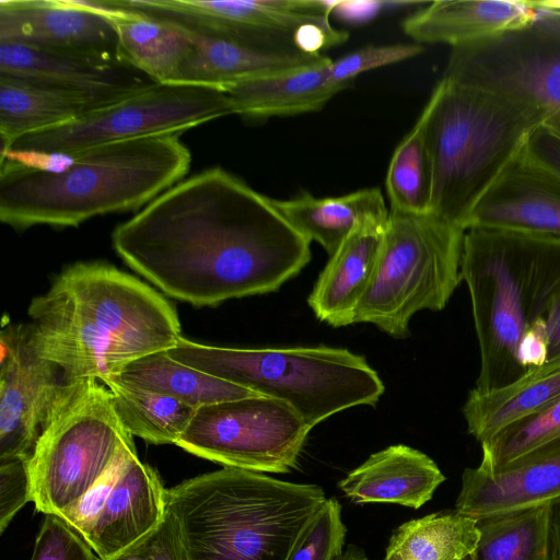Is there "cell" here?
Listing matches in <instances>:
<instances>
[{
  "mask_svg": "<svg viewBox=\"0 0 560 560\" xmlns=\"http://www.w3.org/2000/svg\"><path fill=\"white\" fill-rule=\"evenodd\" d=\"M112 241L131 269L195 306L276 292L312 257L270 197L220 166L162 192Z\"/></svg>",
  "mask_w": 560,
  "mask_h": 560,
  "instance_id": "1",
  "label": "cell"
},
{
  "mask_svg": "<svg viewBox=\"0 0 560 560\" xmlns=\"http://www.w3.org/2000/svg\"><path fill=\"white\" fill-rule=\"evenodd\" d=\"M36 352L67 382L118 377L131 362L168 350L182 337L178 315L152 287L100 262H77L28 306Z\"/></svg>",
  "mask_w": 560,
  "mask_h": 560,
  "instance_id": "2",
  "label": "cell"
},
{
  "mask_svg": "<svg viewBox=\"0 0 560 560\" xmlns=\"http://www.w3.org/2000/svg\"><path fill=\"white\" fill-rule=\"evenodd\" d=\"M75 152L63 173L0 164V220L15 229L78 226L143 208L187 174L191 154L178 135L112 142Z\"/></svg>",
  "mask_w": 560,
  "mask_h": 560,
  "instance_id": "3",
  "label": "cell"
},
{
  "mask_svg": "<svg viewBox=\"0 0 560 560\" xmlns=\"http://www.w3.org/2000/svg\"><path fill=\"white\" fill-rule=\"evenodd\" d=\"M326 499L317 485L232 467L167 489L188 560H288Z\"/></svg>",
  "mask_w": 560,
  "mask_h": 560,
  "instance_id": "4",
  "label": "cell"
},
{
  "mask_svg": "<svg viewBox=\"0 0 560 560\" xmlns=\"http://www.w3.org/2000/svg\"><path fill=\"white\" fill-rule=\"evenodd\" d=\"M471 304L480 369L475 389L502 387L525 372L516 361L526 331L560 296V240L469 228L460 264Z\"/></svg>",
  "mask_w": 560,
  "mask_h": 560,
  "instance_id": "5",
  "label": "cell"
},
{
  "mask_svg": "<svg viewBox=\"0 0 560 560\" xmlns=\"http://www.w3.org/2000/svg\"><path fill=\"white\" fill-rule=\"evenodd\" d=\"M420 116L433 170L431 213L466 230L479 199L550 114L442 77Z\"/></svg>",
  "mask_w": 560,
  "mask_h": 560,
  "instance_id": "6",
  "label": "cell"
},
{
  "mask_svg": "<svg viewBox=\"0 0 560 560\" xmlns=\"http://www.w3.org/2000/svg\"><path fill=\"white\" fill-rule=\"evenodd\" d=\"M167 353L209 375L285 401L311 428L345 409L376 405L385 389L364 357L342 348H224L182 336Z\"/></svg>",
  "mask_w": 560,
  "mask_h": 560,
  "instance_id": "7",
  "label": "cell"
},
{
  "mask_svg": "<svg viewBox=\"0 0 560 560\" xmlns=\"http://www.w3.org/2000/svg\"><path fill=\"white\" fill-rule=\"evenodd\" d=\"M465 232L433 213L389 210L376 268L354 323L374 324L401 339L417 312L443 310L462 281Z\"/></svg>",
  "mask_w": 560,
  "mask_h": 560,
  "instance_id": "8",
  "label": "cell"
},
{
  "mask_svg": "<svg viewBox=\"0 0 560 560\" xmlns=\"http://www.w3.org/2000/svg\"><path fill=\"white\" fill-rule=\"evenodd\" d=\"M131 444L133 436L117 416L108 387L95 378L70 382L28 459L36 510L58 515Z\"/></svg>",
  "mask_w": 560,
  "mask_h": 560,
  "instance_id": "9",
  "label": "cell"
},
{
  "mask_svg": "<svg viewBox=\"0 0 560 560\" xmlns=\"http://www.w3.org/2000/svg\"><path fill=\"white\" fill-rule=\"evenodd\" d=\"M228 115H234V108L222 90L153 83L78 119L28 133L11 148L73 152L145 137L179 136L190 128Z\"/></svg>",
  "mask_w": 560,
  "mask_h": 560,
  "instance_id": "10",
  "label": "cell"
},
{
  "mask_svg": "<svg viewBox=\"0 0 560 560\" xmlns=\"http://www.w3.org/2000/svg\"><path fill=\"white\" fill-rule=\"evenodd\" d=\"M311 430L285 401L257 395L197 409L176 445L223 467L282 474Z\"/></svg>",
  "mask_w": 560,
  "mask_h": 560,
  "instance_id": "11",
  "label": "cell"
},
{
  "mask_svg": "<svg viewBox=\"0 0 560 560\" xmlns=\"http://www.w3.org/2000/svg\"><path fill=\"white\" fill-rule=\"evenodd\" d=\"M451 48L443 78L560 112V13Z\"/></svg>",
  "mask_w": 560,
  "mask_h": 560,
  "instance_id": "12",
  "label": "cell"
},
{
  "mask_svg": "<svg viewBox=\"0 0 560 560\" xmlns=\"http://www.w3.org/2000/svg\"><path fill=\"white\" fill-rule=\"evenodd\" d=\"M339 1L323 0H119L121 8L173 22L201 35L270 49L300 50L311 24L329 21ZM302 51V50H301Z\"/></svg>",
  "mask_w": 560,
  "mask_h": 560,
  "instance_id": "13",
  "label": "cell"
},
{
  "mask_svg": "<svg viewBox=\"0 0 560 560\" xmlns=\"http://www.w3.org/2000/svg\"><path fill=\"white\" fill-rule=\"evenodd\" d=\"M0 463L30 459L70 382L33 347L27 324L0 334Z\"/></svg>",
  "mask_w": 560,
  "mask_h": 560,
  "instance_id": "14",
  "label": "cell"
},
{
  "mask_svg": "<svg viewBox=\"0 0 560 560\" xmlns=\"http://www.w3.org/2000/svg\"><path fill=\"white\" fill-rule=\"evenodd\" d=\"M469 228L560 240V174L536 160L524 145L479 199L468 218Z\"/></svg>",
  "mask_w": 560,
  "mask_h": 560,
  "instance_id": "15",
  "label": "cell"
},
{
  "mask_svg": "<svg viewBox=\"0 0 560 560\" xmlns=\"http://www.w3.org/2000/svg\"><path fill=\"white\" fill-rule=\"evenodd\" d=\"M0 43L117 56L116 32L96 0H1Z\"/></svg>",
  "mask_w": 560,
  "mask_h": 560,
  "instance_id": "16",
  "label": "cell"
},
{
  "mask_svg": "<svg viewBox=\"0 0 560 560\" xmlns=\"http://www.w3.org/2000/svg\"><path fill=\"white\" fill-rule=\"evenodd\" d=\"M139 73L115 55L0 43V75L85 92L107 103L156 83Z\"/></svg>",
  "mask_w": 560,
  "mask_h": 560,
  "instance_id": "17",
  "label": "cell"
},
{
  "mask_svg": "<svg viewBox=\"0 0 560 560\" xmlns=\"http://www.w3.org/2000/svg\"><path fill=\"white\" fill-rule=\"evenodd\" d=\"M560 499V442L498 471L466 468L455 510L475 520Z\"/></svg>",
  "mask_w": 560,
  "mask_h": 560,
  "instance_id": "18",
  "label": "cell"
},
{
  "mask_svg": "<svg viewBox=\"0 0 560 560\" xmlns=\"http://www.w3.org/2000/svg\"><path fill=\"white\" fill-rule=\"evenodd\" d=\"M166 512L167 489L160 474L133 452L83 538L107 560L154 529Z\"/></svg>",
  "mask_w": 560,
  "mask_h": 560,
  "instance_id": "19",
  "label": "cell"
},
{
  "mask_svg": "<svg viewBox=\"0 0 560 560\" xmlns=\"http://www.w3.org/2000/svg\"><path fill=\"white\" fill-rule=\"evenodd\" d=\"M540 14L529 0H438L409 14L401 27L415 43L452 48L522 28Z\"/></svg>",
  "mask_w": 560,
  "mask_h": 560,
  "instance_id": "20",
  "label": "cell"
},
{
  "mask_svg": "<svg viewBox=\"0 0 560 560\" xmlns=\"http://www.w3.org/2000/svg\"><path fill=\"white\" fill-rule=\"evenodd\" d=\"M445 476L427 454L404 444L373 453L338 483L352 502L394 503L420 509Z\"/></svg>",
  "mask_w": 560,
  "mask_h": 560,
  "instance_id": "21",
  "label": "cell"
},
{
  "mask_svg": "<svg viewBox=\"0 0 560 560\" xmlns=\"http://www.w3.org/2000/svg\"><path fill=\"white\" fill-rule=\"evenodd\" d=\"M191 49L176 84L224 90L235 83L316 63L326 56L256 48L189 31Z\"/></svg>",
  "mask_w": 560,
  "mask_h": 560,
  "instance_id": "22",
  "label": "cell"
},
{
  "mask_svg": "<svg viewBox=\"0 0 560 560\" xmlns=\"http://www.w3.org/2000/svg\"><path fill=\"white\" fill-rule=\"evenodd\" d=\"M385 225L357 230L330 256L307 299L320 322L332 327L354 324L376 268Z\"/></svg>",
  "mask_w": 560,
  "mask_h": 560,
  "instance_id": "23",
  "label": "cell"
},
{
  "mask_svg": "<svg viewBox=\"0 0 560 560\" xmlns=\"http://www.w3.org/2000/svg\"><path fill=\"white\" fill-rule=\"evenodd\" d=\"M330 58L291 70L248 79L225 88L234 115L267 119L313 113L347 89L328 77Z\"/></svg>",
  "mask_w": 560,
  "mask_h": 560,
  "instance_id": "24",
  "label": "cell"
},
{
  "mask_svg": "<svg viewBox=\"0 0 560 560\" xmlns=\"http://www.w3.org/2000/svg\"><path fill=\"white\" fill-rule=\"evenodd\" d=\"M281 215L310 242L319 243L329 256L353 232L386 224L389 209L377 187L338 197H315L306 191L289 199L270 198Z\"/></svg>",
  "mask_w": 560,
  "mask_h": 560,
  "instance_id": "25",
  "label": "cell"
},
{
  "mask_svg": "<svg viewBox=\"0 0 560 560\" xmlns=\"http://www.w3.org/2000/svg\"><path fill=\"white\" fill-rule=\"evenodd\" d=\"M116 32L120 62L153 82L176 84L179 69L191 49L188 30L139 11L96 0Z\"/></svg>",
  "mask_w": 560,
  "mask_h": 560,
  "instance_id": "26",
  "label": "cell"
},
{
  "mask_svg": "<svg viewBox=\"0 0 560 560\" xmlns=\"http://www.w3.org/2000/svg\"><path fill=\"white\" fill-rule=\"evenodd\" d=\"M559 400L560 359L532 368L502 387L486 392L472 388L462 411L468 433L481 443Z\"/></svg>",
  "mask_w": 560,
  "mask_h": 560,
  "instance_id": "27",
  "label": "cell"
},
{
  "mask_svg": "<svg viewBox=\"0 0 560 560\" xmlns=\"http://www.w3.org/2000/svg\"><path fill=\"white\" fill-rule=\"evenodd\" d=\"M108 104L85 92L0 75L1 152L28 133L63 125Z\"/></svg>",
  "mask_w": 560,
  "mask_h": 560,
  "instance_id": "28",
  "label": "cell"
},
{
  "mask_svg": "<svg viewBox=\"0 0 560 560\" xmlns=\"http://www.w3.org/2000/svg\"><path fill=\"white\" fill-rule=\"evenodd\" d=\"M119 381L175 398L196 410L259 394L174 360L167 350L144 355L127 365Z\"/></svg>",
  "mask_w": 560,
  "mask_h": 560,
  "instance_id": "29",
  "label": "cell"
},
{
  "mask_svg": "<svg viewBox=\"0 0 560 560\" xmlns=\"http://www.w3.org/2000/svg\"><path fill=\"white\" fill-rule=\"evenodd\" d=\"M479 539L477 520L442 511L396 528L384 560H469Z\"/></svg>",
  "mask_w": 560,
  "mask_h": 560,
  "instance_id": "30",
  "label": "cell"
},
{
  "mask_svg": "<svg viewBox=\"0 0 560 560\" xmlns=\"http://www.w3.org/2000/svg\"><path fill=\"white\" fill-rule=\"evenodd\" d=\"M550 503L477 520L469 560H549Z\"/></svg>",
  "mask_w": 560,
  "mask_h": 560,
  "instance_id": "31",
  "label": "cell"
},
{
  "mask_svg": "<svg viewBox=\"0 0 560 560\" xmlns=\"http://www.w3.org/2000/svg\"><path fill=\"white\" fill-rule=\"evenodd\" d=\"M108 387L115 411L126 430L151 444H175L196 409L170 396L128 385L118 378Z\"/></svg>",
  "mask_w": 560,
  "mask_h": 560,
  "instance_id": "32",
  "label": "cell"
},
{
  "mask_svg": "<svg viewBox=\"0 0 560 560\" xmlns=\"http://www.w3.org/2000/svg\"><path fill=\"white\" fill-rule=\"evenodd\" d=\"M385 186L389 210L410 214L431 213L433 170L421 116L396 147Z\"/></svg>",
  "mask_w": 560,
  "mask_h": 560,
  "instance_id": "33",
  "label": "cell"
},
{
  "mask_svg": "<svg viewBox=\"0 0 560 560\" xmlns=\"http://www.w3.org/2000/svg\"><path fill=\"white\" fill-rule=\"evenodd\" d=\"M560 442V400L542 412L517 421L480 443V469H504L541 447Z\"/></svg>",
  "mask_w": 560,
  "mask_h": 560,
  "instance_id": "34",
  "label": "cell"
},
{
  "mask_svg": "<svg viewBox=\"0 0 560 560\" xmlns=\"http://www.w3.org/2000/svg\"><path fill=\"white\" fill-rule=\"evenodd\" d=\"M346 534L340 502L335 497L326 499L298 539L288 560H336L343 552Z\"/></svg>",
  "mask_w": 560,
  "mask_h": 560,
  "instance_id": "35",
  "label": "cell"
},
{
  "mask_svg": "<svg viewBox=\"0 0 560 560\" xmlns=\"http://www.w3.org/2000/svg\"><path fill=\"white\" fill-rule=\"evenodd\" d=\"M422 51L423 46L418 43L365 46L336 60L331 59L328 77L332 83L348 86L351 80L363 72L401 62Z\"/></svg>",
  "mask_w": 560,
  "mask_h": 560,
  "instance_id": "36",
  "label": "cell"
},
{
  "mask_svg": "<svg viewBox=\"0 0 560 560\" xmlns=\"http://www.w3.org/2000/svg\"><path fill=\"white\" fill-rule=\"evenodd\" d=\"M30 560H101L84 538L58 515L45 516Z\"/></svg>",
  "mask_w": 560,
  "mask_h": 560,
  "instance_id": "37",
  "label": "cell"
},
{
  "mask_svg": "<svg viewBox=\"0 0 560 560\" xmlns=\"http://www.w3.org/2000/svg\"><path fill=\"white\" fill-rule=\"evenodd\" d=\"M133 452H137L135 444L126 446L97 481L80 499L58 514L62 521L82 537L102 511L122 471L127 458Z\"/></svg>",
  "mask_w": 560,
  "mask_h": 560,
  "instance_id": "38",
  "label": "cell"
},
{
  "mask_svg": "<svg viewBox=\"0 0 560 560\" xmlns=\"http://www.w3.org/2000/svg\"><path fill=\"white\" fill-rule=\"evenodd\" d=\"M107 560H188L175 515L167 509L154 529Z\"/></svg>",
  "mask_w": 560,
  "mask_h": 560,
  "instance_id": "39",
  "label": "cell"
},
{
  "mask_svg": "<svg viewBox=\"0 0 560 560\" xmlns=\"http://www.w3.org/2000/svg\"><path fill=\"white\" fill-rule=\"evenodd\" d=\"M32 501L28 459L0 463V533L2 534L15 514Z\"/></svg>",
  "mask_w": 560,
  "mask_h": 560,
  "instance_id": "40",
  "label": "cell"
},
{
  "mask_svg": "<svg viewBox=\"0 0 560 560\" xmlns=\"http://www.w3.org/2000/svg\"><path fill=\"white\" fill-rule=\"evenodd\" d=\"M548 337L546 319L537 322L522 338L517 351L516 361L520 368L527 370L542 365L547 361Z\"/></svg>",
  "mask_w": 560,
  "mask_h": 560,
  "instance_id": "41",
  "label": "cell"
},
{
  "mask_svg": "<svg viewBox=\"0 0 560 560\" xmlns=\"http://www.w3.org/2000/svg\"><path fill=\"white\" fill-rule=\"evenodd\" d=\"M525 148L536 160L560 174V137L542 125L529 136Z\"/></svg>",
  "mask_w": 560,
  "mask_h": 560,
  "instance_id": "42",
  "label": "cell"
},
{
  "mask_svg": "<svg viewBox=\"0 0 560 560\" xmlns=\"http://www.w3.org/2000/svg\"><path fill=\"white\" fill-rule=\"evenodd\" d=\"M384 2L376 1H339L332 13H338L342 19L350 21H365L374 16Z\"/></svg>",
  "mask_w": 560,
  "mask_h": 560,
  "instance_id": "43",
  "label": "cell"
},
{
  "mask_svg": "<svg viewBox=\"0 0 560 560\" xmlns=\"http://www.w3.org/2000/svg\"><path fill=\"white\" fill-rule=\"evenodd\" d=\"M548 354L547 361L560 359V296L551 305L547 317Z\"/></svg>",
  "mask_w": 560,
  "mask_h": 560,
  "instance_id": "44",
  "label": "cell"
},
{
  "mask_svg": "<svg viewBox=\"0 0 560 560\" xmlns=\"http://www.w3.org/2000/svg\"><path fill=\"white\" fill-rule=\"evenodd\" d=\"M549 560H560V499L550 502Z\"/></svg>",
  "mask_w": 560,
  "mask_h": 560,
  "instance_id": "45",
  "label": "cell"
},
{
  "mask_svg": "<svg viewBox=\"0 0 560 560\" xmlns=\"http://www.w3.org/2000/svg\"><path fill=\"white\" fill-rule=\"evenodd\" d=\"M336 560H370L365 552L353 545L348 546L346 551L342 552Z\"/></svg>",
  "mask_w": 560,
  "mask_h": 560,
  "instance_id": "46",
  "label": "cell"
},
{
  "mask_svg": "<svg viewBox=\"0 0 560 560\" xmlns=\"http://www.w3.org/2000/svg\"><path fill=\"white\" fill-rule=\"evenodd\" d=\"M529 2L538 10L560 13V0H529Z\"/></svg>",
  "mask_w": 560,
  "mask_h": 560,
  "instance_id": "47",
  "label": "cell"
},
{
  "mask_svg": "<svg viewBox=\"0 0 560 560\" xmlns=\"http://www.w3.org/2000/svg\"><path fill=\"white\" fill-rule=\"evenodd\" d=\"M544 126L560 137V112H557L548 117Z\"/></svg>",
  "mask_w": 560,
  "mask_h": 560,
  "instance_id": "48",
  "label": "cell"
}]
</instances>
